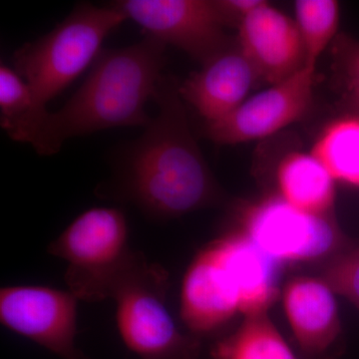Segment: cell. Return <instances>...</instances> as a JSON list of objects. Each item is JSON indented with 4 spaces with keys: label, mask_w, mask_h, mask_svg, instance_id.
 <instances>
[{
    "label": "cell",
    "mask_w": 359,
    "mask_h": 359,
    "mask_svg": "<svg viewBox=\"0 0 359 359\" xmlns=\"http://www.w3.org/2000/svg\"><path fill=\"white\" fill-rule=\"evenodd\" d=\"M330 51L332 79L344 110L359 113V40L341 33Z\"/></svg>",
    "instance_id": "19"
},
{
    "label": "cell",
    "mask_w": 359,
    "mask_h": 359,
    "mask_svg": "<svg viewBox=\"0 0 359 359\" xmlns=\"http://www.w3.org/2000/svg\"><path fill=\"white\" fill-rule=\"evenodd\" d=\"M276 195L302 211L330 215L335 201V180L309 151L294 149L278 159L275 169Z\"/></svg>",
    "instance_id": "15"
},
{
    "label": "cell",
    "mask_w": 359,
    "mask_h": 359,
    "mask_svg": "<svg viewBox=\"0 0 359 359\" xmlns=\"http://www.w3.org/2000/svg\"><path fill=\"white\" fill-rule=\"evenodd\" d=\"M79 299L70 290L11 285L0 290V321L60 359H91L77 346Z\"/></svg>",
    "instance_id": "7"
},
{
    "label": "cell",
    "mask_w": 359,
    "mask_h": 359,
    "mask_svg": "<svg viewBox=\"0 0 359 359\" xmlns=\"http://www.w3.org/2000/svg\"><path fill=\"white\" fill-rule=\"evenodd\" d=\"M210 247L237 287L240 313L245 318L266 313L278 294V262L241 231L214 241Z\"/></svg>",
    "instance_id": "14"
},
{
    "label": "cell",
    "mask_w": 359,
    "mask_h": 359,
    "mask_svg": "<svg viewBox=\"0 0 359 359\" xmlns=\"http://www.w3.org/2000/svg\"><path fill=\"white\" fill-rule=\"evenodd\" d=\"M237 42L261 81L280 83L306 67V52L294 20L264 1L238 26Z\"/></svg>",
    "instance_id": "10"
},
{
    "label": "cell",
    "mask_w": 359,
    "mask_h": 359,
    "mask_svg": "<svg viewBox=\"0 0 359 359\" xmlns=\"http://www.w3.org/2000/svg\"><path fill=\"white\" fill-rule=\"evenodd\" d=\"M169 273L135 252L110 290L118 332L137 359H197L200 339L181 332L167 306Z\"/></svg>",
    "instance_id": "4"
},
{
    "label": "cell",
    "mask_w": 359,
    "mask_h": 359,
    "mask_svg": "<svg viewBox=\"0 0 359 359\" xmlns=\"http://www.w3.org/2000/svg\"><path fill=\"white\" fill-rule=\"evenodd\" d=\"M214 359H297L266 313L247 316L212 349Z\"/></svg>",
    "instance_id": "17"
},
{
    "label": "cell",
    "mask_w": 359,
    "mask_h": 359,
    "mask_svg": "<svg viewBox=\"0 0 359 359\" xmlns=\"http://www.w3.org/2000/svg\"><path fill=\"white\" fill-rule=\"evenodd\" d=\"M125 20L111 4H78L48 34L14 53L16 72L32 89L40 112H46L47 103L95 62L104 40Z\"/></svg>",
    "instance_id": "3"
},
{
    "label": "cell",
    "mask_w": 359,
    "mask_h": 359,
    "mask_svg": "<svg viewBox=\"0 0 359 359\" xmlns=\"http://www.w3.org/2000/svg\"><path fill=\"white\" fill-rule=\"evenodd\" d=\"M240 311V297L228 271L209 245L187 269L181 290V318L191 334H212Z\"/></svg>",
    "instance_id": "12"
},
{
    "label": "cell",
    "mask_w": 359,
    "mask_h": 359,
    "mask_svg": "<svg viewBox=\"0 0 359 359\" xmlns=\"http://www.w3.org/2000/svg\"><path fill=\"white\" fill-rule=\"evenodd\" d=\"M165 47L147 34L138 43L101 52L76 93L57 112L44 116L30 138L32 147L39 155L52 156L72 137L147 126L146 104L154 99L162 77Z\"/></svg>",
    "instance_id": "2"
},
{
    "label": "cell",
    "mask_w": 359,
    "mask_h": 359,
    "mask_svg": "<svg viewBox=\"0 0 359 359\" xmlns=\"http://www.w3.org/2000/svg\"><path fill=\"white\" fill-rule=\"evenodd\" d=\"M323 280L359 309V245L340 252L327 264Z\"/></svg>",
    "instance_id": "20"
},
{
    "label": "cell",
    "mask_w": 359,
    "mask_h": 359,
    "mask_svg": "<svg viewBox=\"0 0 359 359\" xmlns=\"http://www.w3.org/2000/svg\"><path fill=\"white\" fill-rule=\"evenodd\" d=\"M304 67L280 83L250 96L230 115L205 124V136L221 145L264 140L301 121L313 105L316 74Z\"/></svg>",
    "instance_id": "9"
},
{
    "label": "cell",
    "mask_w": 359,
    "mask_h": 359,
    "mask_svg": "<svg viewBox=\"0 0 359 359\" xmlns=\"http://www.w3.org/2000/svg\"><path fill=\"white\" fill-rule=\"evenodd\" d=\"M67 264L65 280L79 301L109 299L110 290L135 250L126 217L115 208H93L77 217L48 247Z\"/></svg>",
    "instance_id": "5"
},
{
    "label": "cell",
    "mask_w": 359,
    "mask_h": 359,
    "mask_svg": "<svg viewBox=\"0 0 359 359\" xmlns=\"http://www.w3.org/2000/svg\"><path fill=\"white\" fill-rule=\"evenodd\" d=\"M294 21L306 52V67L316 70L318 61L339 33L340 6L337 0H297Z\"/></svg>",
    "instance_id": "18"
},
{
    "label": "cell",
    "mask_w": 359,
    "mask_h": 359,
    "mask_svg": "<svg viewBox=\"0 0 359 359\" xmlns=\"http://www.w3.org/2000/svg\"><path fill=\"white\" fill-rule=\"evenodd\" d=\"M335 182L359 189V113L344 112L328 120L311 149Z\"/></svg>",
    "instance_id": "16"
},
{
    "label": "cell",
    "mask_w": 359,
    "mask_h": 359,
    "mask_svg": "<svg viewBox=\"0 0 359 359\" xmlns=\"http://www.w3.org/2000/svg\"><path fill=\"white\" fill-rule=\"evenodd\" d=\"M283 309L297 344L311 356L327 353L341 332L334 292L323 278H294L283 290Z\"/></svg>",
    "instance_id": "13"
},
{
    "label": "cell",
    "mask_w": 359,
    "mask_h": 359,
    "mask_svg": "<svg viewBox=\"0 0 359 359\" xmlns=\"http://www.w3.org/2000/svg\"><path fill=\"white\" fill-rule=\"evenodd\" d=\"M219 13L226 26H235L240 23L264 4V0H216Z\"/></svg>",
    "instance_id": "21"
},
{
    "label": "cell",
    "mask_w": 359,
    "mask_h": 359,
    "mask_svg": "<svg viewBox=\"0 0 359 359\" xmlns=\"http://www.w3.org/2000/svg\"><path fill=\"white\" fill-rule=\"evenodd\" d=\"M165 45L201 65L233 41L216 0H120L111 4Z\"/></svg>",
    "instance_id": "8"
},
{
    "label": "cell",
    "mask_w": 359,
    "mask_h": 359,
    "mask_svg": "<svg viewBox=\"0 0 359 359\" xmlns=\"http://www.w3.org/2000/svg\"><path fill=\"white\" fill-rule=\"evenodd\" d=\"M261 81L256 68L233 39L202 68L180 85L182 99L204 118L205 124L230 115L250 97Z\"/></svg>",
    "instance_id": "11"
},
{
    "label": "cell",
    "mask_w": 359,
    "mask_h": 359,
    "mask_svg": "<svg viewBox=\"0 0 359 359\" xmlns=\"http://www.w3.org/2000/svg\"><path fill=\"white\" fill-rule=\"evenodd\" d=\"M180 84L162 75L154 100L159 114L125 159L119 196L153 218H178L221 198L214 177L193 137Z\"/></svg>",
    "instance_id": "1"
},
{
    "label": "cell",
    "mask_w": 359,
    "mask_h": 359,
    "mask_svg": "<svg viewBox=\"0 0 359 359\" xmlns=\"http://www.w3.org/2000/svg\"><path fill=\"white\" fill-rule=\"evenodd\" d=\"M238 219L241 231L278 263L316 261L344 244L332 214L302 211L276 194L243 205Z\"/></svg>",
    "instance_id": "6"
}]
</instances>
